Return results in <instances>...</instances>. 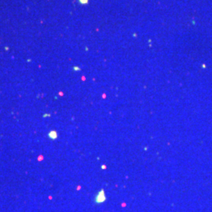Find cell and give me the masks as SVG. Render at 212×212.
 Wrapping results in <instances>:
<instances>
[{
  "instance_id": "cell-2",
  "label": "cell",
  "mask_w": 212,
  "mask_h": 212,
  "mask_svg": "<svg viewBox=\"0 0 212 212\" xmlns=\"http://www.w3.org/2000/svg\"><path fill=\"white\" fill-rule=\"evenodd\" d=\"M48 137H49L50 138L52 139V140L57 139V131H50L49 134H48Z\"/></svg>"
},
{
  "instance_id": "cell-1",
  "label": "cell",
  "mask_w": 212,
  "mask_h": 212,
  "mask_svg": "<svg viewBox=\"0 0 212 212\" xmlns=\"http://www.w3.org/2000/svg\"><path fill=\"white\" fill-rule=\"evenodd\" d=\"M104 200V191L101 190L100 193H98V195L96 197V201L98 203H101Z\"/></svg>"
}]
</instances>
